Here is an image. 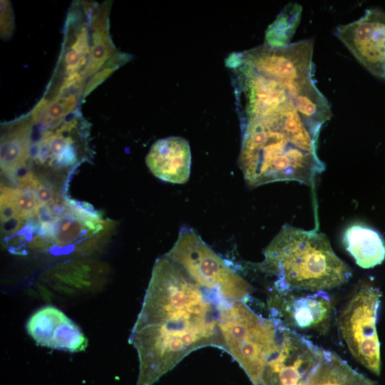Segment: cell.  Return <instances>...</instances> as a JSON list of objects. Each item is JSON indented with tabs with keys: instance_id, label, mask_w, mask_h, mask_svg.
Listing matches in <instances>:
<instances>
[{
	"instance_id": "52a82bcc",
	"label": "cell",
	"mask_w": 385,
	"mask_h": 385,
	"mask_svg": "<svg viewBox=\"0 0 385 385\" xmlns=\"http://www.w3.org/2000/svg\"><path fill=\"white\" fill-rule=\"evenodd\" d=\"M165 255L178 265L197 284L226 299L244 300L252 285L228 266L192 228L184 227Z\"/></svg>"
},
{
	"instance_id": "2e32d148",
	"label": "cell",
	"mask_w": 385,
	"mask_h": 385,
	"mask_svg": "<svg viewBox=\"0 0 385 385\" xmlns=\"http://www.w3.org/2000/svg\"><path fill=\"white\" fill-rule=\"evenodd\" d=\"M67 316L56 307L48 305L36 311L28 319L26 329L38 346L50 348L55 327Z\"/></svg>"
},
{
	"instance_id": "9a60e30c",
	"label": "cell",
	"mask_w": 385,
	"mask_h": 385,
	"mask_svg": "<svg viewBox=\"0 0 385 385\" xmlns=\"http://www.w3.org/2000/svg\"><path fill=\"white\" fill-rule=\"evenodd\" d=\"M304 385H376L354 370L337 354L324 350L322 356Z\"/></svg>"
},
{
	"instance_id": "d6986e66",
	"label": "cell",
	"mask_w": 385,
	"mask_h": 385,
	"mask_svg": "<svg viewBox=\"0 0 385 385\" xmlns=\"http://www.w3.org/2000/svg\"><path fill=\"white\" fill-rule=\"evenodd\" d=\"M37 286L43 299L46 301H51L53 294L45 287L40 284H38Z\"/></svg>"
},
{
	"instance_id": "ba28073f",
	"label": "cell",
	"mask_w": 385,
	"mask_h": 385,
	"mask_svg": "<svg viewBox=\"0 0 385 385\" xmlns=\"http://www.w3.org/2000/svg\"><path fill=\"white\" fill-rule=\"evenodd\" d=\"M381 292L371 285L356 292L338 317L341 336L354 358L375 374L381 371L376 320Z\"/></svg>"
},
{
	"instance_id": "7a4b0ae2",
	"label": "cell",
	"mask_w": 385,
	"mask_h": 385,
	"mask_svg": "<svg viewBox=\"0 0 385 385\" xmlns=\"http://www.w3.org/2000/svg\"><path fill=\"white\" fill-rule=\"evenodd\" d=\"M239 165L247 184L294 180L310 185L324 165L317 155L321 125L295 106L242 122Z\"/></svg>"
},
{
	"instance_id": "ac0fdd59",
	"label": "cell",
	"mask_w": 385,
	"mask_h": 385,
	"mask_svg": "<svg viewBox=\"0 0 385 385\" xmlns=\"http://www.w3.org/2000/svg\"><path fill=\"white\" fill-rule=\"evenodd\" d=\"M301 11L298 4H289L267 30V44L272 46L288 44L299 21Z\"/></svg>"
},
{
	"instance_id": "3957f363",
	"label": "cell",
	"mask_w": 385,
	"mask_h": 385,
	"mask_svg": "<svg viewBox=\"0 0 385 385\" xmlns=\"http://www.w3.org/2000/svg\"><path fill=\"white\" fill-rule=\"evenodd\" d=\"M53 119L51 120V123ZM51 124L38 140L33 142L15 125L1 137V153L10 170L8 178L14 183L30 181L52 188L65 196L71 175L88 158V128L74 117L54 129Z\"/></svg>"
},
{
	"instance_id": "6da1fadb",
	"label": "cell",
	"mask_w": 385,
	"mask_h": 385,
	"mask_svg": "<svg viewBox=\"0 0 385 385\" xmlns=\"http://www.w3.org/2000/svg\"><path fill=\"white\" fill-rule=\"evenodd\" d=\"M211 294L165 255L156 260L128 339L139 360L136 385H153L200 348L221 349Z\"/></svg>"
},
{
	"instance_id": "e0dca14e",
	"label": "cell",
	"mask_w": 385,
	"mask_h": 385,
	"mask_svg": "<svg viewBox=\"0 0 385 385\" xmlns=\"http://www.w3.org/2000/svg\"><path fill=\"white\" fill-rule=\"evenodd\" d=\"M88 344L81 328L67 317L55 327L50 348L74 353L84 351Z\"/></svg>"
},
{
	"instance_id": "4fadbf2b",
	"label": "cell",
	"mask_w": 385,
	"mask_h": 385,
	"mask_svg": "<svg viewBox=\"0 0 385 385\" xmlns=\"http://www.w3.org/2000/svg\"><path fill=\"white\" fill-rule=\"evenodd\" d=\"M150 172L171 183H186L190 175L191 152L189 143L182 137L171 136L157 140L145 158Z\"/></svg>"
},
{
	"instance_id": "8992f818",
	"label": "cell",
	"mask_w": 385,
	"mask_h": 385,
	"mask_svg": "<svg viewBox=\"0 0 385 385\" xmlns=\"http://www.w3.org/2000/svg\"><path fill=\"white\" fill-rule=\"evenodd\" d=\"M218 328L221 349L239 364L253 385H257L278 349L279 322L258 315L243 300L220 298Z\"/></svg>"
},
{
	"instance_id": "9c48e42d",
	"label": "cell",
	"mask_w": 385,
	"mask_h": 385,
	"mask_svg": "<svg viewBox=\"0 0 385 385\" xmlns=\"http://www.w3.org/2000/svg\"><path fill=\"white\" fill-rule=\"evenodd\" d=\"M279 323V344L257 385H304L323 349Z\"/></svg>"
},
{
	"instance_id": "30bf717a",
	"label": "cell",
	"mask_w": 385,
	"mask_h": 385,
	"mask_svg": "<svg viewBox=\"0 0 385 385\" xmlns=\"http://www.w3.org/2000/svg\"><path fill=\"white\" fill-rule=\"evenodd\" d=\"M274 319L297 332L324 333L334 312V304L326 291L275 292L270 299Z\"/></svg>"
},
{
	"instance_id": "8fae6325",
	"label": "cell",
	"mask_w": 385,
	"mask_h": 385,
	"mask_svg": "<svg viewBox=\"0 0 385 385\" xmlns=\"http://www.w3.org/2000/svg\"><path fill=\"white\" fill-rule=\"evenodd\" d=\"M336 36L374 76L385 78V13L366 10L359 19L336 29Z\"/></svg>"
},
{
	"instance_id": "277c9868",
	"label": "cell",
	"mask_w": 385,
	"mask_h": 385,
	"mask_svg": "<svg viewBox=\"0 0 385 385\" xmlns=\"http://www.w3.org/2000/svg\"><path fill=\"white\" fill-rule=\"evenodd\" d=\"M257 264L276 278L279 292H316L338 287L351 276L348 265L333 251L327 237L316 231L284 225Z\"/></svg>"
},
{
	"instance_id": "5bb4252c",
	"label": "cell",
	"mask_w": 385,
	"mask_h": 385,
	"mask_svg": "<svg viewBox=\"0 0 385 385\" xmlns=\"http://www.w3.org/2000/svg\"><path fill=\"white\" fill-rule=\"evenodd\" d=\"M343 242L356 263L364 269L372 268L385 259V243L375 230L360 225L349 227Z\"/></svg>"
},
{
	"instance_id": "7c38bea8",
	"label": "cell",
	"mask_w": 385,
	"mask_h": 385,
	"mask_svg": "<svg viewBox=\"0 0 385 385\" xmlns=\"http://www.w3.org/2000/svg\"><path fill=\"white\" fill-rule=\"evenodd\" d=\"M313 43L303 40L283 46L268 44L238 54L236 58L261 74L280 80L313 74Z\"/></svg>"
},
{
	"instance_id": "5b68a950",
	"label": "cell",
	"mask_w": 385,
	"mask_h": 385,
	"mask_svg": "<svg viewBox=\"0 0 385 385\" xmlns=\"http://www.w3.org/2000/svg\"><path fill=\"white\" fill-rule=\"evenodd\" d=\"M48 206L51 222L29 220L20 230L21 255L26 246L56 256L84 253L94 249L112 226L88 203L65 197Z\"/></svg>"
}]
</instances>
